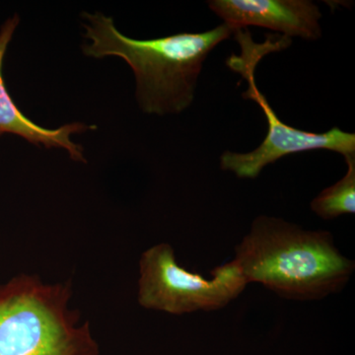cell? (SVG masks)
<instances>
[{"label": "cell", "instance_id": "4", "mask_svg": "<svg viewBox=\"0 0 355 355\" xmlns=\"http://www.w3.org/2000/svg\"><path fill=\"white\" fill-rule=\"evenodd\" d=\"M234 33L242 53L241 55H231L226 64L246 79L248 89L242 97L253 100L263 110L268 123V133L261 146L251 153L225 151L220 157L221 169L234 173L241 179H254L266 166L291 154L324 149L342 154L343 157L355 155L354 133L343 132L338 128H333L323 133L304 132L292 128L280 121L266 96L256 85L254 70L261 58L272 51L286 49L291 43V38L268 37L266 43L256 44L249 31L243 32L242 29H238Z\"/></svg>", "mask_w": 355, "mask_h": 355}, {"label": "cell", "instance_id": "5", "mask_svg": "<svg viewBox=\"0 0 355 355\" xmlns=\"http://www.w3.org/2000/svg\"><path fill=\"white\" fill-rule=\"evenodd\" d=\"M210 275L212 279H205L179 265L168 243L154 245L140 257L137 301L146 309L172 315L210 312L226 307L248 286L234 260Z\"/></svg>", "mask_w": 355, "mask_h": 355}, {"label": "cell", "instance_id": "8", "mask_svg": "<svg viewBox=\"0 0 355 355\" xmlns=\"http://www.w3.org/2000/svg\"><path fill=\"white\" fill-rule=\"evenodd\" d=\"M345 159L347 164L345 176L324 189L311 202V209L326 220L355 212V155Z\"/></svg>", "mask_w": 355, "mask_h": 355}, {"label": "cell", "instance_id": "6", "mask_svg": "<svg viewBox=\"0 0 355 355\" xmlns=\"http://www.w3.org/2000/svg\"><path fill=\"white\" fill-rule=\"evenodd\" d=\"M209 7L233 29L256 26L284 37L321 38L319 7L308 0H211Z\"/></svg>", "mask_w": 355, "mask_h": 355}, {"label": "cell", "instance_id": "1", "mask_svg": "<svg viewBox=\"0 0 355 355\" xmlns=\"http://www.w3.org/2000/svg\"><path fill=\"white\" fill-rule=\"evenodd\" d=\"M87 57L114 55L132 67L137 103L149 114H180L191 106L198 78L210 51L234 34L225 24L202 33H180L153 40L121 34L114 19L101 12L83 13Z\"/></svg>", "mask_w": 355, "mask_h": 355}, {"label": "cell", "instance_id": "3", "mask_svg": "<svg viewBox=\"0 0 355 355\" xmlns=\"http://www.w3.org/2000/svg\"><path fill=\"white\" fill-rule=\"evenodd\" d=\"M71 297V282L49 284L28 273L1 284L0 355H99Z\"/></svg>", "mask_w": 355, "mask_h": 355}, {"label": "cell", "instance_id": "2", "mask_svg": "<svg viewBox=\"0 0 355 355\" xmlns=\"http://www.w3.org/2000/svg\"><path fill=\"white\" fill-rule=\"evenodd\" d=\"M234 261L247 284H263L282 298L311 301L349 284L354 261L328 231H310L282 218L259 216L236 247Z\"/></svg>", "mask_w": 355, "mask_h": 355}, {"label": "cell", "instance_id": "7", "mask_svg": "<svg viewBox=\"0 0 355 355\" xmlns=\"http://www.w3.org/2000/svg\"><path fill=\"white\" fill-rule=\"evenodd\" d=\"M19 22V16L14 14L0 28V135L12 133L36 146L64 148L72 160L86 163L83 147L72 141L71 135L86 132L89 128L95 130L96 127H89L83 123H67L55 130L41 127L20 111L7 91L2 76V65L7 48Z\"/></svg>", "mask_w": 355, "mask_h": 355}]
</instances>
